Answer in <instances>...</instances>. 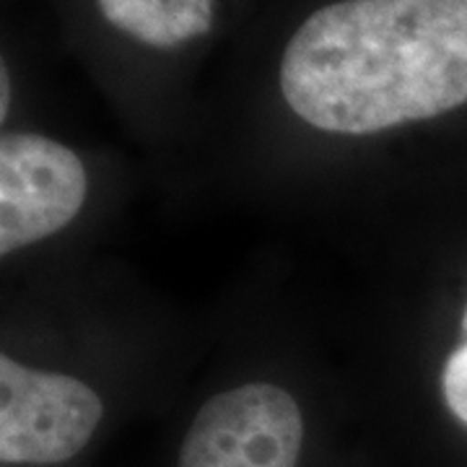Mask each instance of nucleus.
<instances>
[{"label": "nucleus", "instance_id": "obj_8", "mask_svg": "<svg viewBox=\"0 0 467 467\" xmlns=\"http://www.w3.org/2000/svg\"><path fill=\"white\" fill-rule=\"evenodd\" d=\"M11 81H8V67H0V119L8 115V104H11Z\"/></svg>", "mask_w": 467, "mask_h": 467}, {"label": "nucleus", "instance_id": "obj_3", "mask_svg": "<svg viewBox=\"0 0 467 467\" xmlns=\"http://www.w3.org/2000/svg\"><path fill=\"white\" fill-rule=\"evenodd\" d=\"M301 441V410L285 389L242 384L198 410L180 450V467H296Z\"/></svg>", "mask_w": 467, "mask_h": 467}, {"label": "nucleus", "instance_id": "obj_7", "mask_svg": "<svg viewBox=\"0 0 467 467\" xmlns=\"http://www.w3.org/2000/svg\"><path fill=\"white\" fill-rule=\"evenodd\" d=\"M169 8H171L169 32H171V36L177 42L211 32V18L202 16L198 8H192V5H177V3H169Z\"/></svg>", "mask_w": 467, "mask_h": 467}, {"label": "nucleus", "instance_id": "obj_1", "mask_svg": "<svg viewBox=\"0 0 467 467\" xmlns=\"http://www.w3.org/2000/svg\"><path fill=\"white\" fill-rule=\"evenodd\" d=\"M312 128L374 135L467 101V0H340L315 11L281 63Z\"/></svg>", "mask_w": 467, "mask_h": 467}, {"label": "nucleus", "instance_id": "obj_4", "mask_svg": "<svg viewBox=\"0 0 467 467\" xmlns=\"http://www.w3.org/2000/svg\"><path fill=\"white\" fill-rule=\"evenodd\" d=\"M88 192L81 159L34 133L0 140V254L29 247L78 216Z\"/></svg>", "mask_w": 467, "mask_h": 467}, {"label": "nucleus", "instance_id": "obj_2", "mask_svg": "<svg viewBox=\"0 0 467 467\" xmlns=\"http://www.w3.org/2000/svg\"><path fill=\"white\" fill-rule=\"evenodd\" d=\"M99 395L76 377L0 358V460L55 465L73 460L99 426Z\"/></svg>", "mask_w": 467, "mask_h": 467}, {"label": "nucleus", "instance_id": "obj_5", "mask_svg": "<svg viewBox=\"0 0 467 467\" xmlns=\"http://www.w3.org/2000/svg\"><path fill=\"white\" fill-rule=\"evenodd\" d=\"M462 343L447 356V364L441 371V392L451 416L467 426V306L462 315Z\"/></svg>", "mask_w": 467, "mask_h": 467}, {"label": "nucleus", "instance_id": "obj_6", "mask_svg": "<svg viewBox=\"0 0 467 467\" xmlns=\"http://www.w3.org/2000/svg\"><path fill=\"white\" fill-rule=\"evenodd\" d=\"M169 18H171V8H164V11H159L156 16L150 18H143V21H138V24H133L130 29H128V34H133V36H138L143 45H150V47H164V50H169V47H177L180 42L171 36V32H169Z\"/></svg>", "mask_w": 467, "mask_h": 467}]
</instances>
